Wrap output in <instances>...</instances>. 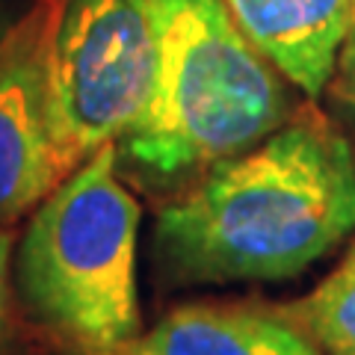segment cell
I'll list each match as a JSON object with an SVG mask.
<instances>
[{"label": "cell", "mask_w": 355, "mask_h": 355, "mask_svg": "<svg viewBox=\"0 0 355 355\" xmlns=\"http://www.w3.org/2000/svg\"><path fill=\"white\" fill-rule=\"evenodd\" d=\"M48 24L24 18L0 48V225L21 216L69 178L51 121Z\"/></svg>", "instance_id": "cell-5"}, {"label": "cell", "mask_w": 355, "mask_h": 355, "mask_svg": "<svg viewBox=\"0 0 355 355\" xmlns=\"http://www.w3.org/2000/svg\"><path fill=\"white\" fill-rule=\"evenodd\" d=\"M139 219L113 142L42 198L18 240L12 279L21 302L83 355L110 352L139 335Z\"/></svg>", "instance_id": "cell-3"}, {"label": "cell", "mask_w": 355, "mask_h": 355, "mask_svg": "<svg viewBox=\"0 0 355 355\" xmlns=\"http://www.w3.org/2000/svg\"><path fill=\"white\" fill-rule=\"evenodd\" d=\"M237 27L308 98L323 95L343 39L352 33V0H225Z\"/></svg>", "instance_id": "cell-7"}, {"label": "cell", "mask_w": 355, "mask_h": 355, "mask_svg": "<svg viewBox=\"0 0 355 355\" xmlns=\"http://www.w3.org/2000/svg\"><path fill=\"white\" fill-rule=\"evenodd\" d=\"M154 74L148 0H62L48 24L51 121L74 172L146 110Z\"/></svg>", "instance_id": "cell-4"}, {"label": "cell", "mask_w": 355, "mask_h": 355, "mask_svg": "<svg viewBox=\"0 0 355 355\" xmlns=\"http://www.w3.org/2000/svg\"><path fill=\"white\" fill-rule=\"evenodd\" d=\"M101 355H323L284 311L240 302H190L154 329Z\"/></svg>", "instance_id": "cell-6"}, {"label": "cell", "mask_w": 355, "mask_h": 355, "mask_svg": "<svg viewBox=\"0 0 355 355\" xmlns=\"http://www.w3.org/2000/svg\"><path fill=\"white\" fill-rule=\"evenodd\" d=\"M154 74L119 160L172 187L254 148L293 116L282 71L237 27L225 0H148Z\"/></svg>", "instance_id": "cell-2"}, {"label": "cell", "mask_w": 355, "mask_h": 355, "mask_svg": "<svg viewBox=\"0 0 355 355\" xmlns=\"http://www.w3.org/2000/svg\"><path fill=\"white\" fill-rule=\"evenodd\" d=\"M355 36V0H352V33H349V39Z\"/></svg>", "instance_id": "cell-12"}, {"label": "cell", "mask_w": 355, "mask_h": 355, "mask_svg": "<svg viewBox=\"0 0 355 355\" xmlns=\"http://www.w3.org/2000/svg\"><path fill=\"white\" fill-rule=\"evenodd\" d=\"M9 302H12V231L0 225V352L9 340Z\"/></svg>", "instance_id": "cell-9"}, {"label": "cell", "mask_w": 355, "mask_h": 355, "mask_svg": "<svg viewBox=\"0 0 355 355\" xmlns=\"http://www.w3.org/2000/svg\"><path fill=\"white\" fill-rule=\"evenodd\" d=\"M355 231V157L338 128L299 110L254 148L219 160L154 225L175 284L282 282Z\"/></svg>", "instance_id": "cell-1"}, {"label": "cell", "mask_w": 355, "mask_h": 355, "mask_svg": "<svg viewBox=\"0 0 355 355\" xmlns=\"http://www.w3.org/2000/svg\"><path fill=\"white\" fill-rule=\"evenodd\" d=\"M282 311L323 355H355V246L314 293Z\"/></svg>", "instance_id": "cell-8"}, {"label": "cell", "mask_w": 355, "mask_h": 355, "mask_svg": "<svg viewBox=\"0 0 355 355\" xmlns=\"http://www.w3.org/2000/svg\"><path fill=\"white\" fill-rule=\"evenodd\" d=\"M338 95L355 110V36L349 39L347 51L340 60V77H338Z\"/></svg>", "instance_id": "cell-10"}, {"label": "cell", "mask_w": 355, "mask_h": 355, "mask_svg": "<svg viewBox=\"0 0 355 355\" xmlns=\"http://www.w3.org/2000/svg\"><path fill=\"white\" fill-rule=\"evenodd\" d=\"M24 6L21 0H0V48L6 44V39L24 24Z\"/></svg>", "instance_id": "cell-11"}]
</instances>
